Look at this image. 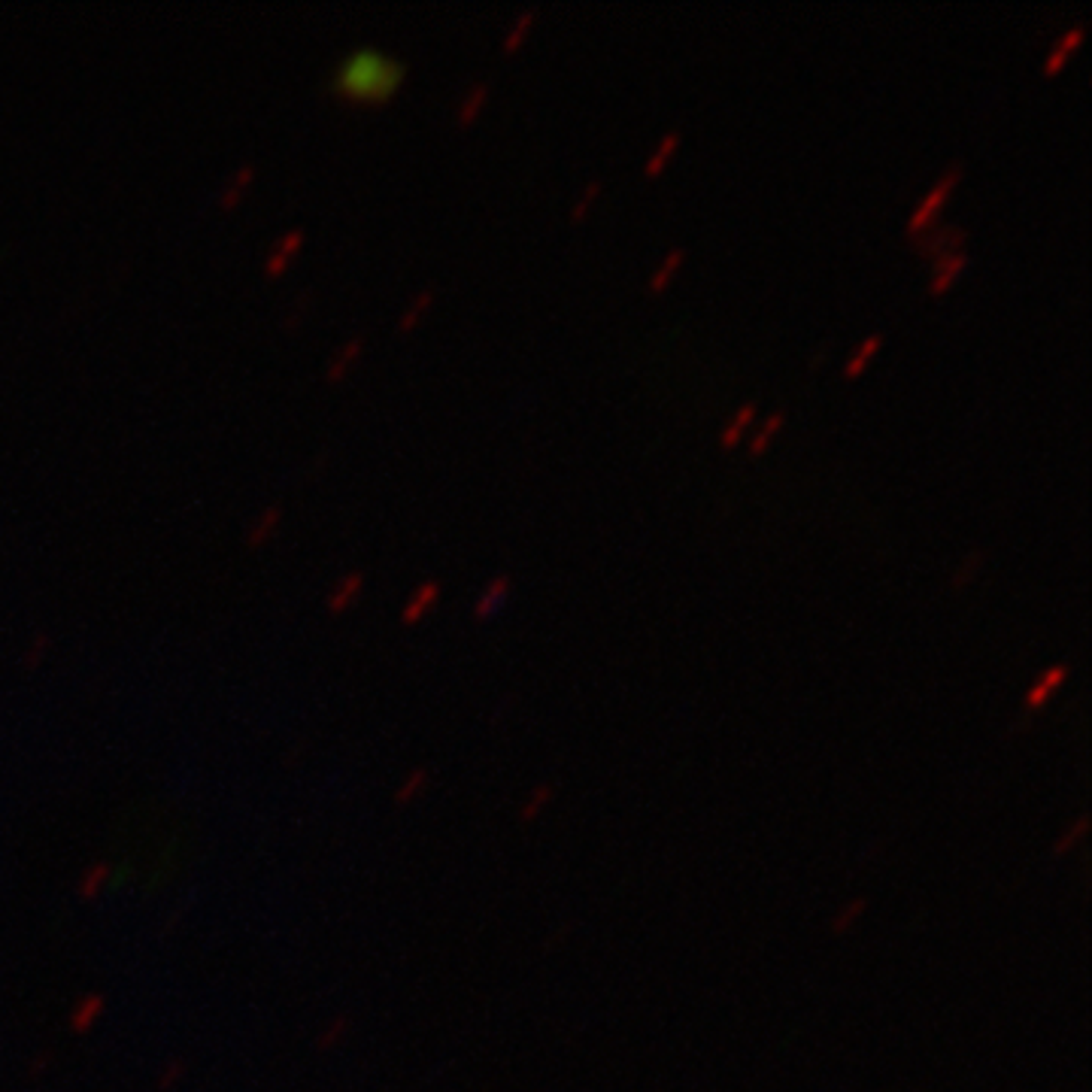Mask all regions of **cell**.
Listing matches in <instances>:
<instances>
[{"mask_svg": "<svg viewBox=\"0 0 1092 1092\" xmlns=\"http://www.w3.org/2000/svg\"><path fill=\"white\" fill-rule=\"evenodd\" d=\"M407 61L398 55L376 46H355L334 64L328 91L347 104L382 107L407 83Z\"/></svg>", "mask_w": 1092, "mask_h": 1092, "instance_id": "cell-1", "label": "cell"}, {"mask_svg": "<svg viewBox=\"0 0 1092 1092\" xmlns=\"http://www.w3.org/2000/svg\"><path fill=\"white\" fill-rule=\"evenodd\" d=\"M959 180H962V164L956 161V164H950V167L944 170V174H941V180H937V182L929 188V195H923V201L916 204V209H913V213H910V219H908V225H905L908 237L923 234L926 228H932V225H934L937 213H941V206L950 201L953 188L959 185Z\"/></svg>", "mask_w": 1092, "mask_h": 1092, "instance_id": "cell-2", "label": "cell"}, {"mask_svg": "<svg viewBox=\"0 0 1092 1092\" xmlns=\"http://www.w3.org/2000/svg\"><path fill=\"white\" fill-rule=\"evenodd\" d=\"M910 240H913V249H916V253L934 264V261H941V258H947V255H953V253H959V249H965V243H968V228L953 225V222H947V225H932V228H926L923 234H916V237H910Z\"/></svg>", "mask_w": 1092, "mask_h": 1092, "instance_id": "cell-3", "label": "cell"}, {"mask_svg": "<svg viewBox=\"0 0 1092 1092\" xmlns=\"http://www.w3.org/2000/svg\"><path fill=\"white\" fill-rule=\"evenodd\" d=\"M303 243H306L303 228H289V231H285V234L271 246V253H267V258H264V274H267V277H282V274H285V267H289L292 258L303 249Z\"/></svg>", "mask_w": 1092, "mask_h": 1092, "instance_id": "cell-4", "label": "cell"}, {"mask_svg": "<svg viewBox=\"0 0 1092 1092\" xmlns=\"http://www.w3.org/2000/svg\"><path fill=\"white\" fill-rule=\"evenodd\" d=\"M1068 674H1071V667H1068V665H1053V667H1047L1044 674L1031 683L1029 692H1026V711H1029V714L1041 711V707L1053 698V692H1056V689L1068 680Z\"/></svg>", "mask_w": 1092, "mask_h": 1092, "instance_id": "cell-5", "label": "cell"}, {"mask_svg": "<svg viewBox=\"0 0 1092 1092\" xmlns=\"http://www.w3.org/2000/svg\"><path fill=\"white\" fill-rule=\"evenodd\" d=\"M510 592H513V577H510V573H497V577H492L486 583V589L480 592L476 604H473V619L495 617V613L501 610V604L510 598Z\"/></svg>", "mask_w": 1092, "mask_h": 1092, "instance_id": "cell-6", "label": "cell"}, {"mask_svg": "<svg viewBox=\"0 0 1092 1092\" xmlns=\"http://www.w3.org/2000/svg\"><path fill=\"white\" fill-rule=\"evenodd\" d=\"M364 350H368V337H364V334L350 337V340L343 343V347L328 358V368H325V379H328V382H340L343 376H347V374L352 371V364L361 358Z\"/></svg>", "mask_w": 1092, "mask_h": 1092, "instance_id": "cell-7", "label": "cell"}, {"mask_svg": "<svg viewBox=\"0 0 1092 1092\" xmlns=\"http://www.w3.org/2000/svg\"><path fill=\"white\" fill-rule=\"evenodd\" d=\"M968 264V249H959V253H953L941 261H934L932 267V277H929V292L932 295H944L950 285L959 279V274L965 271Z\"/></svg>", "mask_w": 1092, "mask_h": 1092, "instance_id": "cell-8", "label": "cell"}, {"mask_svg": "<svg viewBox=\"0 0 1092 1092\" xmlns=\"http://www.w3.org/2000/svg\"><path fill=\"white\" fill-rule=\"evenodd\" d=\"M361 589H364V570H350V573H343V577L331 586V592H328V610L331 613H343L347 610L358 595H361Z\"/></svg>", "mask_w": 1092, "mask_h": 1092, "instance_id": "cell-9", "label": "cell"}, {"mask_svg": "<svg viewBox=\"0 0 1092 1092\" xmlns=\"http://www.w3.org/2000/svg\"><path fill=\"white\" fill-rule=\"evenodd\" d=\"M489 94H492V83H489V80L473 83V85L462 94V101H458V109H455L458 125H471V122H476V116H480L483 107H486V101H489Z\"/></svg>", "mask_w": 1092, "mask_h": 1092, "instance_id": "cell-10", "label": "cell"}, {"mask_svg": "<svg viewBox=\"0 0 1092 1092\" xmlns=\"http://www.w3.org/2000/svg\"><path fill=\"white\" fill-rule=\"evenodd\" d=\"M437 598H440V583L437 580H425L423 586H419L413 595H410V601L404 604V610H400V619H404L407 625L410 622H419L428 613V607H434L437 604Z\"/></svg>", "mask_w": 1092, "mask_h": 1092, "instance_id": "cell-11", "label": "cell"}, {"mask_svg": "<svg viewBox=\"0 0 1092 1092\" xmlns=\"http://www.w3.org/2000/svg\"><path fill=\"white\" fill-rule=\"evenodd\" d=\"M253 180H255V164H240L237 170H234V177L228 180V185L219 191V198H216V204L222 206V209H234L240 201H243V191L253 185Z\"/></svg>", "mask_w": 1092, "mask_h": 1092, "instance_id": "cell-12", "label": "cell"}, {"mask_svg": "<svg viewBox=\"0 0 1092 1092\" xmlns=\"http://www.w3.org/2000/svg\"><path fill=\"white\" fill-rule=\"evenodd\" d=\"M1083 36H1086V25H1075L1071 31H1065V34L1059 36V40L1053 43V49H1050V55H1047V61H1044V73H1056V70L1065 64L1068 55L1083 43Z\"/></svg>", "mask_w": 1092, "mask_h": 1092, "instance_id": "cell-13", "label": "cell"}, {"mask_svg": "<svg viewBox=\"0 0 1092 1092\" xmlns=\"http://www.w3.org/2000/svg\"><path fill=\"white\" fill-rule=\"evenodd\" d=\"M279 522H282V507L279 504H271V507H264L261 513H258V520L249 525V531H246V546H261V544H267L274 538V531L279 528Z\"/></svg>", "mask_w": 1092, "mask_h": 1092, "instance_id": "cell-14", "label": "cell"}, {"mask_svg": "<svg viewBox=\"0 0 1092 1092\" xmlns=\"http://www.w3.org/2000/svg\"><path fill=\"white\" fill-rule=\"evenodd\" d=\"M434 298H437V289H423V292H416L413 298H410V303L404 306V310H400V316H398V331L400 334H407V331H413L419 322H423V316L431 310V303H434Z\"/></svg>", "mask_w": 1092, "mask_h": 1092, "instance_id": "cell-15", "label": "cell"}, {"mask_svg": "<svg viewBox=\"0 0 1092 1092\" xmlns=\"http://www.w3.org/2000/svg\"><path fill=\"white\" fill-rule=\"evenodd\" d=\"M680 140H683V131H680V128H670V131L665 133V137L656 143L653 156L646 158V164H643V174H646V177H659L662 170H665V164L670 161V156H674V152H677Z\"/></svg>", "mask_w": 1092, "mask_h": 1092, "instance_id": "cell-16", "label": "cell"}, {"mask_svg": "<svg viewBox=\"0 0 1092 1092\" xmlns=\"http://www.w3.org/2000/svg\"><path fill=\"white\" fill-rule=\"evenodd\" d=\"M549 801H552V787H549V783H538V787H534V792L525 798L522 811H520L522 826H531L534 819H541V813L549 808Z\"/></svg>", "mask_w": 1092, "mask_h": 1092, "instance_id": "cell-17", "label": "cell"}, {"mask_svg": "<svg viewBox=\"0 0 1092 1092\" xmlns=\"http://www.w3.org/2000/svg\"><path fill=\"white\" fill-rule=\"evenodd\" d=\"M683 261H686V249H683V246H674V249H670V253L665 255V261L653 271V277H649V292H662L665 285L670 282V277L677 274V267H680Z\"/></svg>", "mask_w": 1092, "mask_h": 1092, "instance_id": "cell-18", "label": "cell"}, {"mask_svg": "<svg viewBox=\"0 0 1092 1092\" xmlns=\"http://www.w3.org/2000/svg\"><path fill=\"white\" fill-rule=\"evenodd\" d=\"M534 18H538V10H534V7L522 10L520 15L513 18L510 28H507V36H504V52H516V49L525 43V36H528V31L534 25Z\"/></svg>", "mask_w": 1092, "mask_h": 1092, "instance_id": "cell-19", "label": "cell"}, {"mask_svg": "<svg viewBox=\"0 0 1092 1092\" xmlns=\"http://www.w3.org/2000/svg\"><path fill=\"white\" fill-rule=\"evenodd\" d=\"M868 910V902L865 898H853V902H847L844 908H840L837 913H835V919H832V926H829V932L835 934V937H840V934H847L856 923H859V916Z\"/></svg>", "mask_w": 1092, "mask_h": 1092, "instance_id": "cell-20", "label": "cell"}, {"mask_svg": "<svg viewBox=\"0 0 1092 1092\" xmlns=\"http://www.w3.org/2000/svg\"><path fill=\"white\" fill-rule=\"evenodd\" d=\"M756 413H759V407H756V400H746V404L732 416V423L725 425V431H722V447H735L738 444V437H740V431L746 428L756 419Z\"/></svg>", "mask_w": 1092, "mask_h": 1092, "instance_id": "cell-21", "label": "cell"}, {"mask_svg": "<svg viewBox=\"0 0 1092 1092\" xmlns=\"http://www.w3.org/2000/svg\"><path fill=\"white\" fill-rule=\"evenodd\" d=\"M783 423H787V413L783 410H777V413H771L768 419H764L762 423V428L750 437V455H759V452H764V447L771 444V437H774V431H780L783 428Z\"/></svg>", "mask_w": 1092, "mask_h": 1092, "instance_id": "cell-22", "label": "cell"}, {"mask_svg": "<svg viewBox=\"0 0 1092 1092\" xmlns=\"http://www.w3.org/2000/svg\"><path fill=\"white\" fill-rule=\"evenodd\" d=\"M880 347H884V334H871V337L861 340V347L856 350V355L844 364V374H847V376H856L861 368H865L868 358H871Z\"/></svg>", "mask_w": 1092, "mask_h": 1092, "instance_id": "cell-23", "label": "cell"}, {"mask_svg": "<svg viewBox=\"0 0 1092 1092\" xmlns=\"http://www.w3.org/2000/svg\"><path fill=\"white\" fill-rule=\"evenodd\" d=\"M1086 829H1089V819L1086 816H1080L1078 822H1071V826L1065 829V835L1056 840V847H1053V856H1065L1068 850H1075L1080 840L1086 837Z\"/></svg>", "mask_w": 1092, "mask_h": 1092, "instance_id": "cell-24", "label": "cell"}, {"mask_svg": "<svg viewBox=\"0 0 1092 1092\" xmlns=\"http://www.w3.org/2000/svg\"><path fill=\"white\" fill-rule=\"evenodd\" d=\"M601 188H604V182H601V180H592V182H586V185L580 188L577 201H573V206H570V219H583V216L589 213V206L595 204V198L601 195Z\"/></svg>", "mask_w": 1092, "mask_h": 1092, "instance_id": "cell-25", "label": "cell"}, {"mask_svg": "<svg viewBox=\"0 0 1092 1092\" xmlns=\"http://www.w3.org/2000/svg\"><path fill=\"white\" fill-rule=\"evenodd\" d=\"M425 783H428L425 771H416V774H410V777H407V783H404V789L398 792V801H400V804H407L410 798H416L419 792L425 789Z\"/></svg>", "mask_w": 1092, "mask_h": 1092, "instance_id": "cell-26", "label": "cell"}, {"mask_svg": "<svg viewBox=\"0 0 1092 1092\" xmlns=\"http://www.w3.org/2000/svg\"><path fill=\"white\" fill-rule=\"evenodd\" d=\"M981 562H983V555H981V552H971V555H965L962 568L956 570V577H953L956 589H959V586H965V583H968V577H974V573H977V568H981Z\"/></svg>", "mask_w": 1092, "mask_h": 1092, "instance_id": "cell-27", "label": "cell"}]
</instances>
